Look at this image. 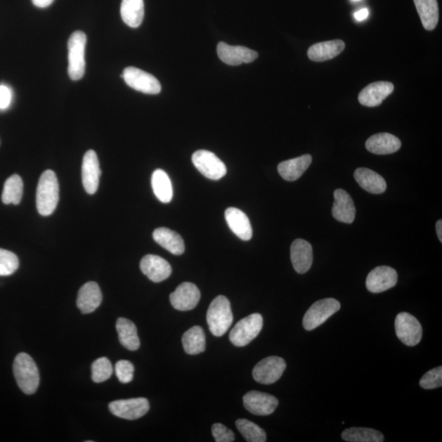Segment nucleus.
I'll return each instance as SVG.
<instances>
[{
	"label": "nucleus",
	"mask_w": 442,
	"mask_h": 442,
	"mask_svg": "<svg viewBox=\"0 0 442 442\" xmlns=\"http://www.w3.org/2000/svg\"><path fill=\"white\" fill-rule=\"evenodd\" d=\"M59 200L58 178L53 171H44L39 181L37 191V210L41 216H47L56 211Z\"/></svg>",
	"instance_id": "f257e3e1"
},
{
	"label": "nucleus",
	"mask_w": 442,
	"mask_h": 442,
	"mask_svg": "<svg viewBox=\"0 0 442 442\" xmlns=\"http://www.w3.org/2000/svg\"><path fill=\"white\" fill-rule=\"evenodd\" d=\"M17 384L25 394H34L39 385V372L36 362L27 353H20L13 363Z\"/></svg>",
	"instance_id": "f03ea898"
},
{
	"label": "nucleus",
	"mask_w": 442,
	"mask_h": 442,
	"mask_svg": "<svg viewBox=\"0 0 442 442\" xmlns=\"http://www.w3.org/2000/svg\"><path fill=\"white\" fill-rule=\"evenodd\" d=\"M233 316L230 301L225 296H218L208 308L207 321L212 334L221 337L233 324Z\"/></svg>",
	"instance_id": "7ed1b4c3"
},
{
	"label": "nucleus",
	"mask_w": 442,
	"mask_h": 442,
	"mask_svg": "<svg viewBox=\"0 0 442 442\" xmlns=\"http://www.w3.org/2000/svg\"><path fill=\"white\" fill-rule=\"evenodd\" d=\"M87 42L86 34L81 31L72 33L68 41V74L72 81L81 79L86 72L84 52Z\"/></svg>",
	"instance_id": "20e7f679"
},
{
	"label": "nucleus",
	"mask_w": 442,
	"mask_h": 442,
	"mask_svg": "<svg viewBox=\"0 0 442 442\" xmlns=\"http://www.w3.org/2000/svg\"><path fill=\"white\" fill-rule=\"evenodd\" d=\"M263 327L261 315L255 313L238 321L230 332V340L236 346H245L259 335Z\"/></svg>",
	"instance_id": "39448f33"
},
{
	"label": "nucleus",
	"mask_w": 442,
	"mask_h": 442,
	"mask_svg": "<svg viewBox=\"0 0 442 442\" xmlns=\"http://www.w3.org/2000/svg\"><path fill=\"white\" fill-rule=\"evenodd\" d=\"M340 308V302L334 298H325L315 302L303 318V327L307 331L316 329L339 311Z\"/></svg>",
	"instance_id": "423d86ee"
},
{
	"label": "nucleus",
	"mask_w": 442,
	"mask_h": 442,
	"mask_svg": "<svg viewBox=\"0 0 442 442\" xmlns=\"http://www.w3.org/2000/svg\"><path fill=\"white\" fill-rule=\"evenodd\" d=\"M396 336L400 341L408 346L418 345L423 336V329L416 318L409 313L402 312L397 315L395 320Z\"/></svg>",
	"instance_id": "0eeeda50"
},
{
	"label": "nucleus",
	"mask_w": 442,
	"mask_h": 442,
	"mask_svg": "<svg viewBox=\"0 0 442 442\" xmlns=\"http://www.w3.org/2000/svg\"><path fill=\"white\" fill-rule=\"evenodd\" d=\"M192 162L197 170L210 180L218 181L226 175L225 164L212 152L198 150L193 154Z\"/></svg>",
	"instance_id": "6e6552de"
},
{
	"label": "nucleus",
	"mask_w": 442,
	"mask_h": 442,
	"mask_svg": "<svg viewBox=\"0 0 442 442\" xmlns=\"http://www.w3.org/2000/svg\"><path fill=\"white\" fill-rule=\"evenodd\" d=\"M286 362L279 356L263 359L253 369L252 376L257 382L269 385L280 379L286 370Z\"/></svg>",
	"instance_id": "1a4fd4ad"
},
{
	"label": "nucleus",
	"mask_w": 442,
	"mask_h": 442,
	"mask_svg": "<svg viewBox=\"0 0 442 442\" xmlns=\"http://www.w3.org/2000/svg\"><path fill=\"white\" fill-rule=\"evenodd\" d=\"M122 77L129 86L137 91L147 94H157L162 86L158 79L145 71L134 67H129L123 72Z\"/></svg>",
	"instance_id": "9d476101"
},
{
	"label": "nucleus",
	"mask_w": 442,
	"mask_h": 442,
	"mask_svg": "<svg viewBox=\"0 0 442 442\" xmlns=\"http://www.w3.org/2000/svg\"><path fill=\"white\" fill-rule=\"evenodd\" d=\"M108 408L112 415L119 418L135 420L145 415L150 406L146 398L140 397V398L112 401L109 404Z\"/></svg>",
	"instance_id": "9b49d317"
},
{
	"label": "nucleus",
	"mask_w": 442,
	"mask_h": 442,
	"mask_svg": "<svg viewBox=\"0 0 442 442\" xmlns=\"http://www.w3.org/2000/svg\"><path fill=\"white\" fill-rule=\"evenodd\" d=\"M243 405L247 410L256 415H270L279 405L276 397L257 391H252L243 396Z\"/></svg>",
	"instance_id": "f8f14e48"
},
{
	"label": "nucleus",
	"mask_w": 442,
	"mask_h": 442,
	"mask_svg": "<svg viewBox=\"0 0 442 442\" xmlns=\"http://www.w3.org/2000/svg\"><path fill=\"white\" fill-rule=\"evenodd\" d=\"M398 280L397 272L389 266H377L366 279V287L372 294H380L395 287Z\"/></svg>",
	"instance_id": "ddd939ff"
},
{
	"label": "nucleus",
	"mask_w": 442,
	"mask_h": 442,
	"mask_svg": "<svg viewBox=\"0 0 442 442\" xmlns=\"http://www.w3.org/2000/svg\"><path fill=\"white\" fill-rule=\"evenodd\" d=\"M200 290L195 285L188 282L178 285L170 296L172 306L181 311L193 310L200 302Z\"/></svg>",
	"instance_id": "4468645a"
},
{
	"label": "nucleus",
	"mask_w": 442,
	"mask_h": 442,
	"mask_svg": "<svg viewBox=\"0 0 442 442\" xmlns=\"http://www.w3.org/2000/svg\"><path fill=\"white\" fill-rule=\"evenodd\" d=\"M218 57L223 63L230 66H238L242 63H250L258 58V53L243 46H228L220 42L217 46Z\"/></svg>",
	"instance_id": "2eb2a0df"
},
{
	"label": "nucleus",
	"mask_w": 442,
	"mask_h": 442,
	"mask_svg": "<svg viewBox=\"0 0 442 442\" xmlns=\"http://www.w3.org/2000/svg\"><path fill=\"white\" fill-rule=\"evenodd\" d=\"M101 169L97 153L89 150L84 154L82 163V182L89 195H94L98 190L100 180Z\"/></svg>",
	"instance_id": "dca6fc26"
},
{
	"label": "nucleus",
	"mask_w": 442,
	"mask_h": 442,
	"mask_svg": "<svg viewBox=\"0 0 442 442\" xmlns=\"http://www.w3.org/2000/svg\"><path fill=\"white\" fill-rule=\"evenodd\" d=\"M143 274L154 282H160L171 276L172 269L169 262L156 255H147L141 262Z\"/></svg>",
	"instance_id": "f3484780"
},
{
	"label": "nucleus",
	"mask_w": 442,
	"mask_h": 442,
	"mask_svg": "<svg viewBox=\"0 0 442 442\" xmlns=\"http://www.w3.org/2000/svg\"><path fill=\"white\" fill-rule=\"evenodd\" d=\"M394 91V84L389 82H374L362 89L359 102L362 105L374 108L379 106L384 99Z\"/></svg>",
	"instance_id": "a211bd4d"
},
{
	"label": "nucleus",
	"mask_w": 442,
	"mask_h": 442,
	"mask_svg": "<svg viewBox=\"0 0 442 442\" xmlns=\"http://www.w3.org/2000/svg\"><path fill=\"white\" fill-rule=\"evenodd\" d=\"M334 202L332 207V216L342 223H353L356 217L354 201L346 191L339 188L334 193Z\"/></svg>",
	"instance_id": "6ab92c4d"
},
{
	"label": "nucleus",
	"mask_w": 442,
	"mask_h": 442,
	"mask_svg": "<svg viewBox=\"0 0 442 442\" xmlns=\"http://www.w3.org/2000/svg\"><path fill=\"white\" fill-rule=\"evenodd\" d=\"M102 301V292L97 282H88L79 290L77 304L83 314H89L101 305Z\"/></svg>",
	"instance_id": "aec40b11"
},
{
	"label": "nucleus",
	"mask_w": 442,
	"mask_h": 442,
	"mask_svg": "<svg viewBox=\"0 0 442 442\" xmlns=\"http://www.w3.org/2000/svg\"><path fill=\"white\" fill-rule=\"evenodd\" d=\"M291 261L298 274H305L313 263V249L310 242L296 240L291 245Z\"/></svg>",
	"instance_id": "412c9836"
},
{
	"label": "nucleus",
	"mask_w": 442,
	"mask_h": 442,
	"mask_svg": "<svg viewBox=\"0 0 442 442\" xmlns=\"http://www.w3.org/2000/svg\"><path fill=\"white\" fill-rule=\"evenodd\" d=\"M367 150L377 155H386L399 150L401 142L389 133H379L372 136L365 143Z\"/></svg>",
	"instance_id": "4be33fe9"
},
{
	"label": "nucleus",
	"mask_w": 442,
	"mask_h": 442,
	"mask_svg": "<svg viewBox=\"0 0 442 442\" xmlns=\"http://www.w3.org/2000/svg\"><path fill=\"white\" fill-rule=\"evenodd\" d=\"M228 227L242 240H250L252 237V228L249 219L245 212L238 208L230 207L225 213Z\"/></svg>",
	"instance_id": "5701e85b"
},
{
	"label": "nucleus",
	"mask_w": 442,
	"mask_h": 442,
	"mask_svg": "<svg viewBox=\"0 0 442 442\" xmlns=\"http://www.w3.org/2000/svg\"><path fill=\"white\" fill-rule=\"evenodd\" d=\"M345 43L341 39H334L314 44L308 49V57L314 62H325L339 56L344 51Z\"/></svg>",
	"instance_id": "b1692460"
},
{
	"label": "nucleus",
	"mask_w": 442,
	"mask_h": 442,
	"mask_svg": "<svg viewBox=\"0 0 442 442\" xmlns=\"http://www.w3.org/2000/svg\"><path fill=\"white\" fill-rule=\"evenodd\" d=\"M153 240L159 245L165 248L174 255H181L185 252L186 246L182 237L178 233L170 230V228L162 227L154 230L152 233Z\"/></svg>",
	"instance_id": "393cba45"
},
{
	"label": "nucleus",
	"mask_w": 442,
	"mask_h": 442,
	"mask_svg": "<svg viewBox=\"0 0 442 442\" xmlns=\"http://www.w3.org/2000/svg\"><path fill=\"white\" fill-rule=\"evenodd\" d=\"M311 162L312 157L309 154H306L299 157L282 162L278 166V171L285 181H295L304 174Z\"/></svg>",
	"instance_id": "a878e982"
},
{
	"label": "nucleus",
	"mask_w": 442,
	"mask_h": 442,
	"mask_svg": "<svg viewBox=\"0 0 442 442\" xmlns=\"http://www.w3.org/2000/svg\"><path fill=\"white\" fill-rule=\"evenodd\" d=\"M354 177L362 188L374 195H381L386 190V183L384 178L370 169H356Z\"/></svg>",
	"instance_id": "bb28decb"
},
{
	"label": "nucleus",
	"mask_w": 442,
	"mask_h": 442,
	"mask_svg": "<svg viewBox=\"0 0 442 442\" xmlns=\"http://www.w3.org/2000/svg\"><path fill=\"white\" fill-rule=\"evenodd\" d=\"M116 327L119 341L125 349L130 351L140 349L141 340L138 336L137 327L131 320L126 318H119Z\"/></svg>",
	"instance_id": "cd10ccee"
},
{
	"label": "nucleus",
	"mask_w": 442,
	"mask_h": 442,
	"mask_svg": "<svg viewBox=\"0 0 442 442\" xmlns=\"http://www.w3.org/2000/svg\"><path fill=\"white\" fill-rule=\"evenodd\" d=\"M121 15L127 26L132 28L140 27L145 17L143 0H122Z\"/></svg>",
	"instance_id": "c85d7f7f"
},
{
	"label": "nucleus",
	"mask_w": 442,
	"mask_h": 442,
	"mask_svg": "<svg viewBox=\"0 0 442 442\" xmlns=\"http://www.w3.org/2000/svg\"><path fill=\"white\" fill-rule=\"evenodd\" d=\"M417 11L427 31H433L438 23V0H414Z\"/></svg>",
	"instance_id": "c756f323"
},
{
	"label": "nucleus",
	"mask_w": 442,
	"mask_h": 442,
	"mask_svg": "<svg viewBox=\"0 0 442 442\" xmlns=\"http://www.w3.org/2000/svg\"><path fill=\"white\" fill-rule=\"evenodd\" d=\"M183 349L188 355H197L206 349V335L200 326H193L182 337Z\"/></svg>",
	"instance_id": "7c9ffc66"
},
{
	"label": "nucleus",
	"mask_w": 442,
	"mask_h": 442,
	"mask_svg": "<svg viewBox=\"0 0 442 442\" xmlns=\"http://www.w3.org/2000/svg\"><path fill=\"white\" fill-rule=\"evenodd\" d=\"M152 187L154 195L163 203L170 202L173 197V188L167 174L158 169L152 176Z\"/></svg>",
	"instance_id": "2f4dec72"
},
{
	"label": "nucleus",
	"mask_w": 442,
	"mask_h": 442,
	"mask_svg": "<svg viewBox=\"0 0 442 442\" xmlns=\"http://www.w3.org/2000/svg\"><path fill=\"white\" fill-rule=\"evenodd\" d=\"M23 195V182L18 175L10 176L4 183L2 201L4 204L18 205Z\"/></svg>",
	"instance_id": "473e14b6"
},
{
	"label": "nucleus",
	"mask_w": 442,
	"mask_h": 442,
	"mask_svg": "<svg viewBox=\"0 0 442 442\" xmlns=\"http://www.w3.org/2000/svg\"><path fill=\"white\" fill-rule=\"evenodd\" d=\"M342 438L349 442H382L384 436L377 431L367 428H350L344 431Z\"/></svg>",
	"instance_id": "72a5a7b5"
},
{
	"label": "nucleus",
	"mask_w": 442,
	"mask_h": 442,
	"mask_svg": "<svg viewBox=\"0 0 442 442\" xmlns=\"http://www.w3.org/2000/svg\"><path fill=\"white\" fill-rule=\"evenodd\" d=\"M236 427L243 438L248 442H265L266 434L261 427L247 420H238Z\"/></svg>",
	"instance_id": "f704fd0d"
},
{
	"label": "nucleus",
	"mask_w": 442,
	"mask_h": 442,
	"mask_svg": "<svg viewBox=\"0 0 442 442\" xmlns=\"http://www.w3.org/2000/svg\"><path fill=\"white\" fill-rule=\"evenodd\" d=\"M91 369L92 379L96 384H100L110 379L113 372L111 361L107 357H101L94 361Z\"/></svg>",
	"instance_id": "c9c22d12"
},
{
	"label": "nucleus",
	"mask_w": 442,
	"mask_h": 442,
	"mask_svg": "<svg viewBox=\"0 0 442 442\" xmlns=\"http://www.w3.org/2000/svg\"><path fill=\"white\" fill-rule=\"evenodd\" d=\"M19 267V260L13 252L0 248V276L14 274Z\"/></svg>",
	"instance_id": "e433bc0d"
},
{
	"label": "nucleus",
	"mask_w": 442,
	"mask_h": 442,
	"mask_svg": "<svg viewBox=\"0 0 442 442\" xmlns=\"http://www.w3.org/2000/svg\"><path fill=\"white\" fill-rule=\"evenodd\" d=\"M420 385L424 389H438L442 385V367H436V368L427 372L422 377Z\"/></svg>",
	"instance_id": "4c0bfd02"
},
{
	"label": "nucleus",
	"mask_w": 442,
	"mask_h": 442,
	"mask_svg": "<svg viewBox=\"0 0 442 442\" xmlns=\"http://www.w3.org/2000/svg\"><path fill=\"white\" fill-rule=\"evenodd\" d=\"M115 372L117 379L122 384H128L133 380L135 367L131 361L122 360L116 364Z\"/></svg>",
	"instance_id": "58836bf2"
},
{
	"label": "nucleus",
	"mask_w": 442,
	"mask_h": 442,
	"mask_svg": "<svg viewBox=\"0 0 442 442\" xmlns=\"http://www.w3.org/2000/svg\"><path fill=\"white\" fill-rule=\"evenodd\" d=\"M212 435L216 442H232L235 441V434L221 424H213Z\"/></svg>",
	"instance_id": "ea45409f"
},
{
	"label": "nucleus",
	"mask_w": 442,
	"mask_h": 442,
	"mask_svg": "<svg viewBox=\"0 0 442 442\" xmlns=\"http://www.w3.org/2000/svg\"><path fill=\"white\" fill-rule=\"evenodd\" d=\"M12 89L5 84H0V110H6L11 105Z\"/></svg>",
	"instance_id": "a19ab883"
},
{
	"label": "nucleus",
	"mask_w": 442,
	"mask_h": 442,
	"mask_svg": "<svg viewBox=\"0 0 442 442\" xmlns=\"http://www.w3.org/2000/svg\"><path fill=\"white\" fill-rule=\"evenodd\" d=\"M368 17L369 10L367 8H362L354 13V18L358 22L364 21Z\"/></svg>",
	"instance_id": "79ce46f5"
},
{
	"label": "nucleus",
	"mask_w": 442,
	"mask_h": 442,
	"mask_svg": "<svg viewBox=\"0 0 442 442\" xmlns=\"http://www.w3.org/2000/svg\"><path fill=\"white\" fill-rule=\"evenodd\" d=\"M53 1L54 0H32V3L34 6L39 8H44L51 6Z\"/></svg>",
	"instance_id": "37998d69"
},
{
	"label": "nucleus",
	"mask_w": 442,
	"mask_h": 442,
	"mask_svg": "<svg viewBox=\"0 0 442 442\" xmlns=\"http://www.w3.org/2000/svg\"><path fill=\"white\" fill-rule=\"evenodd\" d=\"M436 233H438V237L441 242H442V221L439 220L436 222Z\"/></svg>",
	"instance_id": "c03bdc74"
},
{
	"label": "nucleus",
	"mask_w": 442,
	"mask_h": 442,
	"mask_svg": "<svg viewBox=\"0 0 442 442\" xmlns=\"http://www.w3.org/2000/svg\"><path fill=\"white\" fill-rule=\"evenodd\" d=\"M354 1H359V0H354Z\"/></svg>",
	"instance_id": "a18cd8bd"
}]
</instances>
